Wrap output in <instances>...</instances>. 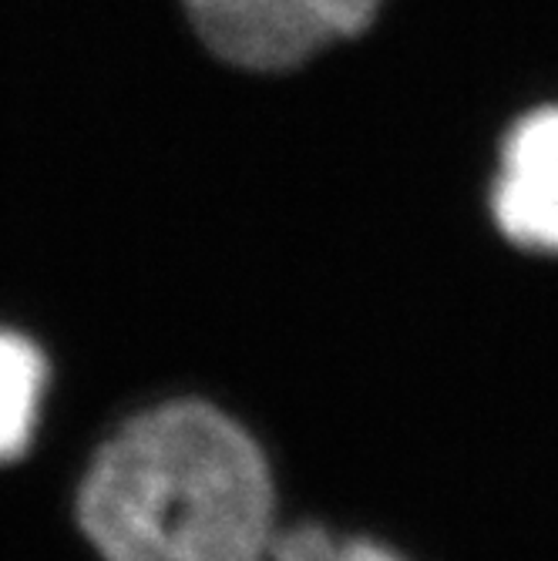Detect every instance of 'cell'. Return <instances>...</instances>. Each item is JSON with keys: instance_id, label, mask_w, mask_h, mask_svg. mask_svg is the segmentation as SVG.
<instances>
[{"instance_id": "1", "label": "cell", "mask_w": 558, "mask_h": 561, "mask_svg": "<svg viewBox=\"0 0 558 561\" xmlns=\"http://www.w3.org/2000/svg\"><path fill=\"white\" fill-rule=\"evenodd\" d=\"M273 512L260 444L202 400L128 421L94 454L78 497L105 561H270Z\"/></svg>"}, {"instance_id": "2", "label": "cell", "mask_w": 558, "mask_h": 561, "mask_svg": "<svg viewBox=\"0 0 558 561\" xmlns=\"http://www.w3.org/2000/svg\"><path fill=\"white\" fill-rule=\"evenodd\" d=\"M195 31L219 58L280 71L307 61L333 37L317 0H185Z\"/></svg>"}, {"instance_id": "3", "label": "cell", "mask_w": 558, "mask_h": 561, "mask_svg": "<svg viewBox=\"0 0 558 561\" xmlns=\"http://www.w3.org/2000/svg\"><path fill=\"white\" fill-rule=\"evenodd\" d=\"M491 213L515 245L558 252V108L532 112L512 128L501 148Z\"/></svg>"}, {"instance_id": "4", "label": "cell", "mask_w": 558, "mask_h": 561, "mask_svg": "<svg viewBox=\"0 0 558 561\" xmlns=\"http://www.w3.org/2000/svg\"><path fill=\"white\" fill-rule=\"evenodd\" d=\"M47 387L44 353L21 333L0 330V465L31 447Z\"/></svg>"}, {"instance_id": "5", "label": "cell", "mask_w": 558, "mask_h": 561, "mask_svg": "<svg viewBox=\"0 0 558 561\" xmlns=\"http://www.w3.org/2000/svg\"><path fill=\"white\" fill-rule=\"evenodd\" d=\"M270 561H403V558L380 541L340 538L320 525H307L276 535Z\"/></svg>"}, {"instance_id": "6", "label": "cell", "mask_w": 558, "mask_h": 561, "mask_svg": "<svg viewBox=\"0 0 558 561\" xmlns=\"http://www.w3.org/2000/svg\"><path fill=\"white\" fill-rule=\"evenodd\" d=\"M380 0H317L320 14L333 27V34H357L364 31L374 14H377Z\"/></svg>"}]
</instances>
